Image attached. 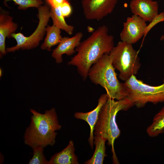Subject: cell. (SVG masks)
<instances>
[{
  "label": "cell",
  "mask_w": 164,
  "mask_h": 164,
  "mask_svg": "<svg viewBox=\"0 0 164 164\" xmlns=\"http://www.w3.org/2000/svg\"><path fill=\"white\" fill-rule=\"evenodd\" d=\"M44 148L40 146L33 149V156L30 160L29 164H49L43 153Z\"/></svg>",
  "instance_id": "ffe728a7"
},
{
  "label": "cell",
  "mask_w": 164,
  "mask_h": 164,
  "mask_svg": "<svg viewBox=\"0 0 164 164\" xmlns=\"http://www.w3.org/2000/svg\"><path fill=\"white\" fill-rule=\"evenodd\" d=\"M50 14L53 25L61 30L64 31L69 35L73 33L74 27L67 23L65 20V17L61 14L60 6L56 8L51 7Z\"/></svg>",
  "instance_id": "ac0fdd59"
},
{
  "label": "cell",
  "mask_w": 164,
  "mask_h": 164,
  "mask_svg": "<svg viewBox=\"0 0 164 164\" xmlns=\"http://www.w3.org/2000/svg\"><path fill=\"white\" fill-rule=\"evenodd\" d=\"M109 54L112 65L119 72V77L125 81L132 75H136L141 66L138 52L132 44L122 41L119 42Z\"/></svg>",
  "instance_id": "5b68a950"
},
{
  "label": "cell",
  "mask_w": 164,
  "mask_h": 164,
  "mask_svg": "<svg viewBox=\"0 0 164 164\" xmlns=\"http://www.w3.org/2000/svg\"><path fill=\"white\" fill-rule=\"evenodd\" d=\"M38 9L37 16L39 21L34 32L29 36H26L21 32L14 33L11 38L14 39L17 43L13 46L7 48V53L14 52L20 49L30 50L37 47L46 33V27L50 18V6L46 4L42 5Z\"/></svg>",
  "instance_id": "52a82bcc"
},
{
  "label": "cell",
  "mask_w": 164,
  "mask_h": 164,
  "mask_svg": "<svg viewBox=\"0 0 164 164\" xmlns=\"http://www.w3.org/2000/svg\"><path fill=\"white\" fill-rule=\"evenodd\" d=\"M47 3L51 7L56 8L60 6L67 0H46Z\"/></svg>",
  "instance_id": "603a6c76"
},
{
  "label": "cell",
  "mask_w": 164,
  "mask_h": 164,
  "mask_svg": "<svg viewBox=\"0 0 164 164\" xmlns=\"http://www.w3.org/2000/svg\"><path fill=\"white\" fill-rule=\"evenodd\" d=\"M30 111L32 115L24 135L25 144L32 149L38 146L44 148L53 146L57 135L56 131L61 128L55 108L46 110L43 114L33 109H30Z\"/></svg>",
  "instance_id": "7a4b0ae2"
},
{
  "label": "cell",
  "mask_w": 164,
  "mask_h": 164,
  "mask_svg": "<svg viewBox=\"0 0 164 164\" xmlns=\"http://www.w3.org/2000/svg\"><path fill=\"white\" fill-rule=\"evenodd\" d=\"M18 27L17 23L13 21L12 17L8 12L0 9V55L1 57L7 53L5 40L6 38H11Z\"/></svg>",
  "instance_id": "4fadbf2b"
},
{
  "label": "cell",
  "mask_w": 164,
  "mask_h": 164,
  "mask_svg": "<svg viewBox=\"0 0 164 164\" xmlns=\"http://www.w3.org/2000/svg\"><path fill=\"white\" fill-rule=\"evenodd\" d=\"M60 7L61 14L64 17H68L70 15L72 12V9L68 1L64 2Z\"/></svg>",
  "instance_id": "7402d4cb"
},
{
  "label": "cell",
  "mask_w": 164,
  "mask_h": 164,
  "mask_svg": "<svg viewBox=\"0 0 164 164\" xmlns=\"http://www.w3.org/2000/svg\"><path fill=\"white\" fill-rule=\"evenodd\" d=\"M146 132L152 137L164 133V106L155 114L152 123L147 128Z\"/></svg>",
  "instance_id": "e0dca14e"
},
{
  "label": "cell",
  "mask_w": 164,
  "mask_h": 164,
  "mask_svg": "<svg viewBox=\"0 0 164 164\" xmlns=\"http://www.w3.org/2000/svg\"><path fill=\"white\" fill-rule=\"evenodd\" d=\"M108 99V97L106 94H102L98 100L97 106L93 110L86 113L77 112L74 114L75 118L85 121L89 125L90 132L88 141L92 149L93 148L94 144V127L97 121L101 109Z\"/></svg>",
  "instance_id": "7c38bea8"
},
{
  "label": "cell",
  "mask_w": 164,
  "mask_h": 164,
  "mask_svg": "<svg viewBox=\"0 0 164 164\" xmlns=\"http://www.w3.org/2000/svg\"><path fill=\"white\" fill-rule=\"evenodd\" d=\"M9 1L14 2L18 5V9L22 10H25L32 7L38 9L43 3L42 0H4V5L7 6V3Z\"/></svg>",
  "instance_id": "d6986e66"
},
{
  "label": "cell",
  "mask_w": 164,
  "mask_h": 164,
  "mask_svg": "<svg viewBox=\"0 0 164 164\" xmlns=\"http://www.w3.org/2000/svg\"><path fill=\"white\" fill-rule=\"evenodd\" d=\"M94 143L95 149L92 157L84 163L85 164H102L104 158L107 156L105 153V143L107 139L102 136L95 135L94 136Z\"/></svg>",
  "instance_id": "9a60e30c"
},
{
  "label": "cell",
  "mask_w": 164,
  "mask_h": 164,
  "mask_svg": "<svg viewBox=\"0 0 164 164\" xmlns=\"http://www.w3.org/2000/svg\"><path fill=\"white\" fill-rule=\"evenodd\" d=\"M164 22V12H162L159 13L158 15L154 18L147 25L145 29L143 38L146 36L149 31L154 26L159 22Z\"/></svg>",
  "instance_id": "44dd1931"
},
{
  "label": "cell",
  "mask_w": 164,
  "mask_h": 164,
  "mask_svg": "<svg viewBox=\"0 0 164 164\" xmlns=\"http://www.w3.org/2000/svg\"><path fill=\"white\" fill-rule=\"evenodd\" d=\"M118 0H81L85 18L89 20H101L111 13Z\"/></svg>",
  "instance_id": "ba28073f"
},
{
  "label": "cell",
  "mask_w": 164,
  "mask_h": 164,
  "mask_svg": "<svg viewBox=\"0 0 164 164\" xmlns=\"http://www.w3.org/2000/svg\"><path fill=\"white\" fill-rule=\"evenodd\" d=\"M125 85L128 91L127 97L138 108L144 107L148 103L156 104L164 102V79L161 84L153 86L133 76L125 81Z\"/></svg>",
  "instance_id": "8992f818"
},
{
  "label": "cell",
  "mask_w": 164,
  "mask_h": 164,
  "mask_svg": "<svg viewBox=\"0 0 164 164\" xmlns=\"http://www.w3.org/2000/svg\"><path fill=\"white\" fill-rule=\"evenodd\" d=\"M160 40L161 41L164 40V35L161 36L160 38Z\"/></svg>",
  "instance_id": "cb8c5ba5"
},
{
  "label": "cell",
  "mask_w": 164,
  "mask_h": 164,
  "mask_svg": "<svg viewBox=\"0 0 164 164\" xmlns=\"http://www.w3.org/2000/svg\"><path fill=\"white\" fill-rule=\"evenodd\" d=\"M129 7L133 15L146 22H150L159 14L158 2L153 0H132Z\"/></svg>",
  "instance_id": "30bf717a"
},
{
  "label": "cell",
  "mask_w": 164,
  "mask_h": 164,
  "mask_svg": "<svg viewBox=\"0 0 164 164\" xmlns=\"http://www.w3.org/2000/svg\"><path fill=\"white\" fill-rule=\"evenodd\" d=\"M115 70L111 56L106 54L91 67L88 77L92 83L105 89L108 98L119 100L127 97L128 91L124 83L118 80Z\"/></svg>",
  "instance_id": "277c9868"
},
{
  "label": "cell",
  "mask_w": 164,
  "mask_h": 164,
  "mask_svg": "<svg viewBox=\"0 0 164 164\" xmlns=\"http://www.w3.org/2000/svg\"><path fill=\"white\" fill-rule=\"evenodd\" d=\"M46 36L40 48L43 50L51 51L52 47L58 44L62 37L61 29L53 25H47L46 27Z\"/></svg>",
  "instance_id": "2e32d148"
},
{
  "label": "cell",
  "mask_w": 164,
  "mask_h": 164,
  "mask_svg": "<svg viewBox=\"0 0 164 164\" xmlns=\"http://www.w3.org/2000/svg\"><path fill=\"white\" fill-rule=\"evenodd\" d=\"M134 105L128 97L116 101L108 98L102 107L95 125L94 135H99L106 139L109 146H111L114 163H118L116 155L114 144L115 140L120 136V130L117 125L116 117L121 111H127Z\"/></svg>",
  "instance_id": "3957f363"
},
{
  "label": "cell",
  "mask_w": 164,
  "mask_h": 164,
  "mask_svg": "<svg viewBox=\"0 0 164 164\" xmlns=\"http://www.w3.org/2000/svg\"><path fill=\"white\" fill-rule=\"evenodd\" d=\"M108 28L98 27L87 39L80 42L75 50L77 54L68 62L75 66L84 80L88 77L89 70L104 55L109 54L114 47V36L108 34Z\"/></svg>",
  "instance_id": "6da1fadb"
},
{
  "label": "cell",
  "mask_w": 164,
  "mask_h": 164,
  "mask_svg": "<svg viewBox=\"0 0 164 164\" xmlns=\"http://www.w3.org/2000/svg\"><path fill=\"white\" fill-rule=\"evenodd\" d=\"M146 22L135 15L127 17L120 33L121 41L132 44L137 42L144 36L147 25Z\"/></svg>",
  "instance_id": "9c48e42d"
},
{
  "label": "cell",
  "mask_w": 164,
  "mask_h": 164,
  "mask_svg": "<svg viewBox=\"0 0 164 164\" xmlns=\"http://www.w3.org/2000/svg\"><path fill=\"white\" fill-rule=\"evenodd\" d=\"M2 75V69H0V76L1 77Z\"/></svg>",
  "instance_id": "d4e9b609"
},
{
  "label": "cell",
  "mask_w": 164,
  "mask_h": 164,
  "mask_svg": "<svg viewBox=\"0 0 164 164\" xmlns=\"http://www.w3.org/2000/svg\"><path fill=\"white\" fill-rule=\"evenodd\" d=\"M74 152L73 142L70 140L65 148L51 157L49 164H78V158Z\"/></svg>",
  "instance_id": "5bb4252c"
},
{
  "label": "cell",
  "mask_w": 164,
  "mask_h": 164,
  "mask_svg": "<svg viewBox=\"0 0 164 164\" xmlns=\"http://www.w3.org/2000/svg\"><path fill=\"white\" fill-rule=\"evenodd\" d=\"M83 33L79 32L71 37H64L62 38L57 47L53 51L52 56L57 63L63 62L62 56L66 54L71 56L76 52L75 49L80 43Z\"/></svg>",
  "instance_id": "8fae6325"
}]
</instances>
